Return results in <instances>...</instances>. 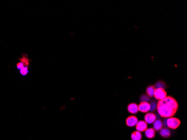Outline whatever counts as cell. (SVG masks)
I'll list each match as a JSON object with an SVG mask.
<instances>
[{"label": "cell", "mask_w": 187, "mask_h": 140, "mask_svg": "<svg viewBox=\"0 0 187 140\" xmlns=\"http://www.w3.org/2000/svg\"><path fill=\"white\" fill-rule=\"evenodd\" d=\"M145 135L147 138L152 139L155 137V130L152 128H148L145 131Z\"/></svg>", "instance_id": "obj_11"}, {"label": "cell", "mask_w": 187, "mask_h": 140, "mask_svg": "<svg viewBox=\"0 0 187 140\" xmlns=\"http://www.w3.org/2000/svg\"><path fill=\"white\" fill-rule=\"evenodd\" d=\"M29 72V67L25 66L23 67L22 69L20 70V74L23 76H25L28 74Z\"/></svg>", "instance_id": "obj_15"}, {"label": "cell", "mask_w": 187, "mask_h": 140, "mask_svg": "<svg viewBox=\"0 0 187 140\" xmlns=\"http://www.w3.org/2000/svg\"><path fill=\"white\" fill-rule=\"evenodd\" d=\"M19 61L21 62V63H23V65H24V66H26V67H29V66H30V62H31V61L29 59L28 56L23 54V55L21 56V58H19Z\"/></svg>", "instance_id": "obj_9"}, {"label": "cell", "mask_w": 187, "mask_h": 140, "mask_svg": "<svg viewBox=\"0 0 187 140\" xmlns=\"http://www.w3.org/2000/svg\"><path fill=\"white\" fill-rule=\"evenodd\" d=\"M136 130L139 132H143L145 131L147 129V123L145 121H138L137 124H136Z\"/></svg>", "instance_id": "obj_5"}, {"label": "cell", "mask_w": 187, "mask_h": 140, "mask_svg": "<svg viewBox=\"0 0 187 140\" xmlns=\"http://www.w3.org/2000/svg\"><path fill=\"white\" fill-rule=\"evenodd\" d=\"M154 96L158 100H162L167 96V93L165 90L162 87H158L155 89Z\"/></svg>", "instance_id": "obj_3"}, {"label": "cell", "mask_w": 187, "mask_h": 140, "mask_svg": "<svg viewBox=\"0 0 187 140\" xmlns=\"http://www.w3.org/2000/svg\"><path fill=\"white\" fill-rule=\"evenodd\" d=\"M156 108L160 116L164 118H170L177 111L178 104L174 98L168 96L159 100Z\"/></svg>", "instance_id": "obj_1"}, {"label": "cell", "mask_w": 187, "mask_h": 140, "mask_svg": "<svg viewBox=\"0 0 187 140\" xmlns=\"http://www.w3.org/2000/svg\"><path fill=\"white\" fill-rule=\"evenodd\" d=\"M25 66H24V65H23V63H21V62H19L17 64H16V67H17V68L18 69H19L20 70H21V69H22L23 67H24Z\"/></svg>", "instance_id": "obj_16"}, {"label": "cell", "mask_w": 187, "mask_h": 140, "mask_svg": "<svg viewBox=\"0 0 187 140\" xmlns=\"http://www.w3.org/2000/svg\"><path fill=\"white\" fill-rule=\"evenodd\" d=\"M139 111L142 113H147L150 110V104L148 102H142L139 105Z\"/></svg>", "instance_id": "obj_4"}, {"label": "cell", "mask_w": 187, "mask_h": 140, "mask_svg": "<svg viewBox=\"0 0 187 140\" xmlns=\"http://www.w3.org/2000/svg\"><path fill=\"white\" fill-rule=\"evenodd\" d=\"M145 120L147 123L152 124L156 120V115L153 113H148L145 116Z\"/></svg>", "instance_id": "obj_6"}, {"label": "cell", "mask_w": 187, "mask_h": 140, "mask_svg": "<svg viewBox=\"0 0 187 140\" xmlns=\"http://www.w3.org/2000/svg\"><path fill=\"white\" fill-rule=\"evenodd\" d=\"M141 100L142 102H147V101H149V98L146 95H143L142 97H141Z\"/></svg>", "instance_id": "obj_17"}, {"label": "cell", "mask_w": 187, "mask_h": 140, "mask_svg": "<svg viewBox=\"0 0 187 140\" xmlns=\"http://www.w3.org/2000/svg\"><path fill=\"white\" fill-rule=\"evenodd\" d=\"M163 127V123L160 120H156L154 122V129L156 131H160Z\"/></svg>", "instance_id": "obj_10"}, {"label": "cell", "mask_w": 187, "mask_h": 140, "mask_svg": "<svg viewBox=\"0 0 187 140\" xmlns=\"http://www.w3.org/2000/svg\"><path fill=\"white\" fill-rule=\"evenodd\" d=\"M131 138L132 140H141L142 139V135L140 132L134 131L131 135Z\"/></svg>", "instance_id": "obj_12"}, {"label": "cell", "mask_w": 187, "mask_h": 140, "mask_svg": "<svg viewBox=\"0 0 187 140\" xmlns=\"http://www.w3.org/2000/svg\"><path fill=\"white\" fill-rule=\"evenodd\" d=\"M165 125L168 127L174 130L177 128L180 124V121L178 118L174 117L169 118L165 121Z\"/></svg>", "instance_id": "obj_2"}, {"label": "cell", "mask_w": 187, "mask_h": 140, "mask_svg": "<svg viewBox=\"0 0 187 140\" xmlns=\"http://www.w3.org/2000/svg\"><path fill=\"white\" fill-rule=\"evenodd\" d=\"M139 105L136 103H131L128 106V111L130 113L136 114L139 111Z\"/></svg>", "instance_id": "obj_8"}, {"label": "cell", "mask_w": 187, "mask_h": 140, "mask_svg": "<svg viewBox=\"0 0 187 140\" xmlns=\"http://www.w3.org/2000/svg\"><path fill=\"white\" fill-rule=\"evenodd\" d=\"M160 135L162 137H165V138H167L170 136V131L169 130L168 128H162L161 130H160Z\"/></svg>", "instance_id": "obj_13"}, {"label": "cell", "mask_w": 187, "mask_h": 140, "mask_svg": "<svg viewBox=\"0 0 187 140\" xmlns=\"http://www.w3.org/2000/svg\"><path fill=\"white\" fill-rule=\"evenodd\" d=\"M155 90V87L153 86H149V87L147 88V89H146L147 94V95H148L150 97H152V96H154V94Z\"/></svg>", "instance_id": "obj_14"}, {"label": "cell", "mask_w": 187, "mask_h": 140, "mask_svg": "<svg viewBox=\"0 0 187 140\" xmlns=\"http://www.w3.org/2000/svg\"><path fill=\"white\" fill-rule=\"evenodd\" d=\"M138 122V119L136 116L131 115L128 117L126 120V124L129 127H133L136 126Z\"/></svg>", "instance_id": "obj_7"}]
</instances>
